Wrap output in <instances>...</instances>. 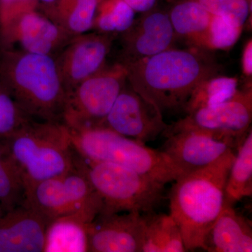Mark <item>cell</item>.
<instances>
[{"label":"cell","mask_w":252,"mask_h":252,"mask_svg":"<svg viewBox=\"0 0 252 252\" xmlns=\"http://www.w3.org/2000/svg\"><path fill=\"white\" fill-rule=\"evenodd\" d=\"M212 51L195 46L170 48L124 65L127 82L162 115L185 111L194 91L220 75L221 66Z\"/></svg>","instance_id":"6da1fadb"},{"label":"cell","mask_w":252,"mask_h":252,"mask_svg":"<svg viewBox=\"0 0 252 252\" xmlns=\"http://www.w3.org/2000/svg\"><path fill=\"white\" fill-rule=\"evenodd\" d=\"M235 154L229 149L215 162L181 176L170 194V215L187 251L202 249L207 231L221 211L225 183Z\"/></svg>","instance_id":"7a4b0ae2"},{"label":"cell","mask_w":252,"mask_h":252,"mask_svg":"<svg viewBox=\"0 0 252 252\" xmlns=\"http://www.w3.org/2000/svg\"><path fill=\"white\" fill-rule=\"evenodd\" d=\"M0 81L31 119L63 122L67 92L55 56L0 50Z\"/></svg>","instance_id":"3957f363"},{"label":"cell","mask_w":252,"mask_h":252,"mask_svg":"<svg viewBox=\"0 0 252 252\" xmlns=\"http://www.w3.org/2000/svg\"><path fill=\"white\" fill-rule=\"evenodd\" d=\"M4 140L26 190L77 167L70 130L63 122L31 119Z\"/></svg>","instance_id":"277c9868"},{"label":"cell","mask_w":252,"mask_h":252,"mask_svg":"<svg viewBox=\"0 0 252 252\" xmlns=\"http://www.w3.org/2000/svg\"><path fill=\"white\" fill-rule=\"evenodd\" d=\"M76 152L91 161L109 162L148 175L166 185L185 175L162 152L103 127H69Z\"/></svg>","instance_id":"5b68a950"},{"label":"cell","mask_w":252,"mask_h":252,"mask_svg":"<svg viewBox=\"0 0 252 252\" xmlns=\"http://www.w3.org/2000/svg\"><path fill=\"white\" fill-rule=\"evenodd\" d=\"M78 163L102 200L99 214H147L153 212L162 200L165 184L148 175L116 164L91 161L79 155Z\"/></svg>","instance_id":"8992f818"},{"label":"cell","mask_w":252,"mask_h":252,"mask_svg":"<svg viewBox=\"0 0 252 252\" xmlns=\"http://www.w3.org/2000/svg\"><path fill=\"white\" fill-rule=\"evenodd\" d=\"M25 204L49 223L58 219H77L91 223L102 208V200L79 166L67 173L42 181L26 190Z\"/></svg>","instance_id":"52a82bcc"},{"label":"cell","mask_w":252,"mask_h":252,"mask_svg":"<svg viewBox=\"0 0 252 252\" xmlns=\"http://www.w3.org/2000/svg\"><path fill=\"white\" fill-rule=\"evenodd\" d=\"M124 64L116 62L78 84L67 94L63 122L73 129L97 127L127 81Z\"/></svg>","instance_id":"ba28073f"},{"label":"cell","mask_w":252,"mask_h":252,"mask_svg":"<svg viewBox=\"0 0 252 252\" xmlns=\"http://www.w3.org/2000/svg\"><path fill=\"white\" fill-rule=\"evenodd\" d=\"M252 120V90H238L229 99L187 114L171 126L164 135L195 129L210 132L234 147L240 144L250 128Z\"/></svg>","instance_id":"9c48e42d"},{"label":"cell","mask_w":252,"mask_h":252,"mask_svg":"<svg viewBox=\"0 0 252 252\" xmlns=\"http://www.w3.org/2000/svg\"><path fill=\"white\" fill-rule=\"evenodd\" d=\"M145 144L164 135L169 125L158 109L144 98L127 81L100 125Z\"/></svg>","instance_id":"30bf717a"},{"label":"cell","mask_w":252,"mask_h":252,"mask_svg":"<svg viewBox=\"0 0 252 252\" xmlns=\"http://www.w3.org/2000/svg\"><path fill=\"white\" fill-rule=\"evenodd\" d=\"M118 35L94 31L74 36L55 57L67 94L107 64Z\"/></svg>","instance_id":"8fae6325"},{"label":"cell","mask_w":252,"mask_h":252,"mask_svg":"<svg viewBox=\"0 0 252 252\" xmlns=\"http://www.w3.org/2000/svg\"><path fill=\"white\" fill-rule=\"evenodd\" d=\"M74 36L36 9L21 15L0 32V50L56 57Z\"/></svg>","instance_id":"7c38bea8"},{"label":"cell","mask_w":252,"mask_h":252,"mask_svg":"<svg viewBox=\"0 0 252 252\" xmlns=\"http://www.w3.org/2000/svg\"><path fill=\"white\" fill-rule=\"evenodd\" d=\"M119 35L122 49L117 62L124 65L170 49L176 39L168 13L154 8Z\"/></svg>","instance_id":"4fadbf2b"},{"label":"cell","mask_w":252,"mask_h":252,"mask_svg":"<svg viewBox=\"0 0 252 252\" xmlns=\"http://www.w3.org/2000/svg\"><path fill=\"white\" fill-rule=\"evenodd\" d=\"M143 214H99L86 225L88 252H142Z\"/></svg>","instance_id":"5bb4252c"},{"label":"cell","mask_w":252,"mask_h":252,"mask_svg":"<svg viewBox=\"0 0 252 252\" xmlns=\"http://www.w3.org/2000/svg\"><path fill=\"white\" fill-rule=\"evenodd\" d=\"M160 150L167 154L185 174L215 162L233 145L205 131L189 129L165 135Z\"/></svg>","instance_id":"9a60e30c"},{"label":"cell","mask_w":252,"mask_h":252,"mask_svg":"<svg viewBox=\"0 0 252 252\" xmlns=\"http://www.w3.org/2000/svg\"><path fill=\"white\" fill-rule=\"evenodd\" d=\"M49 222L23 203L0 216V252H43Z\"/></svg>","instance_id":"2e32d148"},{"label":"cell","mask_w":252,"mask_h":252,"mask_svg":"<svg viewBox=\"0 0 252 252\" xmlns=\"http://www.w3.org/2000/svg\"><path fill=\"white\" fill-rule=\"evenodd\" d=\"M202 249L209 252H252V225L233 206L224 203L205 235Z\"/></svg>","instance_id":"e0dca14e"},{"label":"cell","mask_w":252,"mask_h":252,"mask_svg":"<svg viewBox=\"0 0 252 252\" xmlns=\"http://www.w3.org/2000/svg\"><path fill=\"white\" fill-rule=\"evenodd\" d=\"M99 0H55L40 4L39 11L73 36L92 31Z\"/></svg>","instance_id":"ac0fdd59"},{"label":"cell","mask_w":252,"mask_h":252,"mask_svg":"<svg viewBox=\"0 0 252 252\" xmlns=\"http://www.w3.org/2000/svg\"><path fill=\"white\" fill-rule=\"evenodd\" d=\"M168 14L176 37L185 39L190 46L205 49L212 14L195 0H180Z\"/></svg>","instance_id":"d6986e66"},{"label":"cell","mask_w":252,"mask_h":252,"mask_svg":"<svg viewBox=\"0 0 252 252\" xmlns=\"http://www.w3.org/2000/svg\"><path fill=\"white\" fill-rule=\"evenodd\" d=\"M142 252H185L183 238L173 217L169 214H143Z\"/></svg>","instance_id":"ffe728a7"},{"label":"cell","mask_w":252,"mask_h":252,"mask_svg":"<svg viewBox=\"0 0 252 252\" xmlns=\"http://www.w3.org/2000/svg\"><path fill=\"white\" fill-rule=\"evenodd\" d=\"M252 195V132L250 128L239 144L225 183L224 203L233 205Z\"/></svg>","instance_id":"44dd1931"},{"label":"cell","mask_w":252,"mask_h":252,"mask_svg":"<svg viewBox=\"0 0 252 252\" xmlns=\"http://www.w3.org/2000/svg\"><path fill=\"white\" fill-rule=\"evenodd\" d=\"M85 223L65 217L49 223L44 252H88Z\"/></svg>","instance_id":"7402d4cb"},{"label":"cell","mask_w":252,"mask_h":252,"mask_svg":"<svg viewBox=\"0 0 252 252\" xmlns=\"http://www.w3.org/2000/svg\"><path fill=\"white\" fill-rule=\"evenodd\" d=\"M26 188L10 155L5 140H0V205L6 212L24 203Z\"/></svg>","instance_id":"603a6c76"},{"label":"cell","mask_w":252,"mask_h":252,"mask_svg":"<svg viewBox=\"0 0 252 252\" xmlns=\"http://www.w3.org/2000/svg\"><path fill=\"white\" fill-rule=\"evenodd\" d=\"M135 11L123 0H101L96 9L92 31L119 34L135 21Z\"/></svg>","instance_id":"cb8c5ba5"},{"label":"cell","mask_w":252,"mask_h":252,"mask_svg":"<svg viewBox=\"0 0 252 252\" xmlns=\"http://www.w3.org/2000/svg\"><path fill=\"white\" fill-rule=\"evenodd\" d=\"M238 91V80L235 77L217 75L210 78L194 91L185 111L187 114L196 109L221 103Z\"/></svg>","instance_id":"d4e9b609"},{"label":"cell","mask_w":252,"mask_h":252,"mask_svg":"<svg viewBox=\"0 0 252 252\" xmlns=\"http://www.w3.org/2000/svg\"><path fill=\"white\" fill-rule=\"evenodd\" d=\"M243 30V26L229 18L212 15L204 48L210 51L230 49L238 40Z\"/></svg>","instance_id":"484cf974"},{"label":"cell","mask_w":252,"mask_h":252,"mask_svg":"<svg viewBox=\"0 0 252 252\" xmlns=\"http://www.w3.org/2000/svg\"><path fill=\"white\" fill-rule=\"evenodd\" d=\"M0 81V140H4L30 120Z\"/></svg>","instance_id":"4316f807"},{"label":"cell","mask_w":252,"mask_h":252,"mask_svg":"<svg viewBox=\"0 0 252 252\" xmlns=\"http://www.w3.org/2000/svg\"><path fill=\"white\" fill-rule=\"evenodd\" d=\"M214 16H223L243 26L252 12L248 0H195Z\"/></svg>","instance_id":"83f0119b"},{"label":"cell","mask_w":252,"mask_h":252,"mask_svg":"<svg viewBox=\"0 0 252 252\" xmlns=\"http://www.w3.org/2000/svg\"><path fill=\"white\" fill-rule=\"evenodd\" d=\"M39 0H0V32L21 15L38 9Z\"/></svg>","instance_id":"f1b7e54d"},{"label":"cell","mask_w":252,"mask_h":252,"mask_svg":"<svg viewBox=\"0 0 252 252\" xmlns=\"http://www.w3.org/2000/svg\"><path fill=\"white\" fill-rule=\"evenodd\" d=\"M242 66L243 74L248 77L252 76V39L247 42L243 50L242 58Z\"/></svg>","instance_id":"f546056e"},{"label":"cell","mask_w":252,"mask_h":252,"mask_svg":"<svg viewBox=\"0 0 252 252\" xmlns=\"http://www.w3.org/2000/svg\"><path fill=\"white\" fill-rule=\"evenodd\" d=\"M101 1V0H99ZM135 12L144 13L153 9L157 0H123Z\"/></svg>","instance_id":"4dcf8cb0"},{"label":"cell","mask_w":252,"mask_h":252,"mask_svg":"<svg viewBox=\"0 0 252 252\" xmlns=\"http://www.w3.org/2000/svg\"><path fill=\"white\" fill-rule=\"evenodd\" d=\"M55 0H39V4H48V3L52 2Z\"/></svg>","instance_id":"1f68e13d"},{"label":"cell","mask_w":252,"mask_h":252,"mask_svg":"<svg viewBox=\"0 0 252 252\" xmlns=\"http://www.w3.org/2000/svg\"><path fill=\"white\" fill-rule=\"evenodd\" d=\"M4 213V212L3 211L2 207H1V205H0V216H1V215Z\"/></svg>","instance_id":"d6a6232c"},{"label":"cell","mask_w":252,"mask_h":252,"mask_svg":"<svg viewBox=\"0 0 252 252\" xmlns=\"http://www.w3.org/2000/svg\"><path fill=\"white\" fill-rule=\"evenodd\" d=\"M249 1H250V2H252V0H248Z\"/></svg>","instance_id":"836d02e7"}]
</instances>
